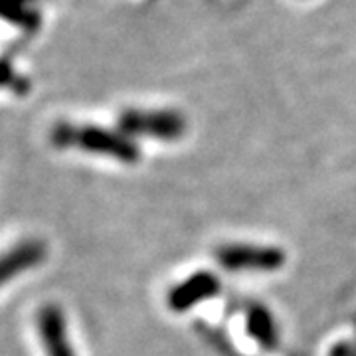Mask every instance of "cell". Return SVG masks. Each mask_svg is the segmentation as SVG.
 Returning <instances> with one entry per match:
<instances>
[{"label": "cell", "instance_id": "obj_3", "mask_svg": "<svg viewBox=\"0 0 356 356\" xmlns=\"http://www.w3.org/2000/svg\"><path fill=\"white\" fill-rule=\"evenodd\" d=\"M216 261L228 271H277L285 264V254L273 245L257 243H226L216 250Z\"/></svg>", "mask_w": 356, "mask_h": 356}, {"label": "cell", "instance_id": "obj_1", "mask_svg": "<svg viewBox=\"0 0 356 356\" xmlns=\"http://www.w3.org/2000/svg\"><path fill=\"white\" fill-rule=\"evenodd\" d=\"M51 140L62 149H81L88 153L113 156L115 161L135 165L139 161V147L121 131L93 127V125H70L62 123L51 131Z\"/></svg>", "mask_w": 356, "mask_h": 356}, {"label": "cell", "instance_id": "obj_5", "mask_svg": "<svg viewBox=\"0 0 356 356\" xmlns=\"http://www.w3.org/2000/svg\"><path fill=\"white\" fill-rule=\"evenodd\" d=\"M38 334L46 356H76L67 334L65 315L58 305H46L38 311Z\"/></svg>", "mask_w": 356, "mask_h": 356}, {"label": "cell", "instance_id": "obj_7", "mask_svg": "<svg viewBox=\"0 0 356 356\" xmlns=\"http://www.w3.org/2000/svg\"><path fill=\"white\" fill-rule=\"evenodd\" d=\"M245 329L255 343L264 348H275L280 343V331L273 315L264 305L250 307L245 317Z\"/></svg>", "mask_w": 356, "mask_h": 356}, {"label": "cell", "instance_id": "obj_2", "mask_svg": "<svg viewBox=\"0 0 356 356\" xmlns=\"http://www.w3.org/2000/svg\"><path fill=\"white\" fill-rule=\"evenodd\" d=\"M121 133L127 137H153L161 140H177L186 133V119L172 109H129L119 117Z\"/></svg>", "mask_w": 356, "mask_h": 356}, {"label": "cell", "instance_id": "obj_8", "mask_svg": "<svg viewBox=\"0 0 356 356\" xmlns=\"http://www.w3.org/2000/svg\"><path fill=\"white\" fill-rule=\"evenodd\" d=\"M0 86L20 88V79L18 76H14V72L6 64H0Z\"/></svg>", "mask_w": 356, "mask_h": 356}, {"label": "cell", "instance_id": "obj_6", "mask_svg": "<svg viewBox=\"0 0 356 356\" xmlns=\"http://www.w3.org/2000/svg\"><path fill=\"white\" fill-rule=\"evenodd\" d=\"M46 259V243L24 240L0 254V287Z\"/></svg>", "mask_w": 356, "mask_h": 356}, {"label": "cell", "instance_id": "obj_4", "mask_svg": "<svg viewBox=\"0 0 356 356\" xmlns=\"http://www.w3.org/2000/svg\"><path fill=\"white\" fill-rule=\"evenodd\" d=\"M220 293V281L210 271H198L178 283L166 295V305L175 313H184L206 299H212Z\"/></svg>", "mask_w": 356, "mask_h": 356}]
</instances>
